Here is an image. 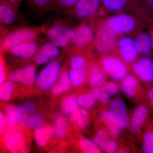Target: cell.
I'll list each match as a JSON object with an SVG mask.
<instances>
[{
    "label": "cell",
    "instance_id": "1",
    "mask_svg": "<svg viewBox=\"0 0 153 153\" xmlns=\"http://www.w3.org/2000/svg\"><path fill=\"white\" fill-rule=\"evenodd\" d=\"M102 20L118 37L123 36L133 37L149 26L140 18L130 11L103 17Z\"/></svg>",
    "mask_w": 153,
    "mask_h": 153
},
{
    "label": "cell",
    "instance_id": "2",
    "mask_svg": "<svg viewBox=\"0 0 153 153\" xmlns=\"http://www.w3.org/2000/svg\"><path fill=\"white\" fill-rule=\"evenodd\" d=\"M43 34L41 27H15L2 36L1 50L2 52L8 51L13 47L40 38Z\"/></svg>",
    "mask_w": 153,
    "mask_h": 153
},
{
    "label": "cell",
    "instance_id": "3",
    "mask_svg": "<svg viewBox=\"0 0 153 153\" xmlns=\"http://www.w3.org/2000/svg\"><path fill=\"white\" fill-rule=\"evenodd\" d=\"M97 18L82 22L75 28V35L68 48L74 51L92 52L95 37Z\"/></svg>",
    "mask_w": 153,
    "mask_h": 153
},
{
    "label": "cell",
    "instance_id": "4",
    "mask_svg": "<svg viewBox=\"0 0 153 153\" xmlns=\"http://www.w3.org/2000/svg\"><path fill=\"white\" fill-rule=\"evenodd\" d=\"M102 18L97 21L95 39L92 52L100 56L116 52L118 37L105 25Z\"/></svg>",
    "mask_w": 153,
    "mask_h": 153
},
{
    "label": "cell",
    "instance_id": "5",
    "mask_svg": "<svg viewBox=\"0 0 153 153\" xmlns=\"http://www.w3.org/2000/svg\"><path fill=\"white\" fill-rule=\"evenodd\" d=\"M43 34L50 42L60 48L68 49L75 35V28L65 22H56L42 26Z\"/></svg>",
    "mask_w": 153,
    "mask_h": 153
},
{
    "label": "cell",
    "instance_id": "6",
    "mask_svg": "<svg viewBox=\"0 0 153 153\" xmlns=\"http://www.w3.org/2000/svg\"><path fill=\"white\" fill-rule=\"evenodd\" d=\"M100 63L107 75L115 80H121L128 73V64L116 52L100 56Z\"/></svg>",
    "mask_w": 153,
    "mask_h": 153
},
{
    "label": "cell",
    "instance_id": "7",
    "mask_svg": "<svg viewBox=\"0 0 153 153\" xmlns=\"http://www.w3.org/2000/svg\"><path fill=\"white\" fill-rule=\"evenodd\" d=\"M101 7L102 0H79L64 12L82 22L98 17Z\"/></svg>",
    "mask_w": 153,
    "mask_h": 153
},
{
    "label": "cell",
    "instance_id": "8",
    "mask_svg": "<svg viewBox=\"0 0 153 153\" xmlns=\"http://www.w3.org/2000/svg\"><path fill=\"white\" fill-rule=\"evenodd\" d=\"M61 72V64L60 61H52L38 74L36 81L37 86L41 90H49L58 79Z\"/></svg>",
    "mask_w": 153,
    "mask_h": 153
},
{
    "label": "cell",
    "instance_id": "9",
    "mask_svg": "<svg viewBox=\"0 0 153 153\" xmlns=\"http://www.w3.org/2000/svg\"><path fill=\"white\" fill-rule=\"evenodd\" d=\"M116 52L126 63L132 64L140 57L133 36L118 37Z\"/></svg>",
    "mask_w": 153,
    "mask_h": 153
},
{
    "label": "cell",
    "instance_id": "10",
    "mask_svg": "<svg viewBox=\"0 0 153 153\" xmlns=\"http://www.w3.org/2000/svg\"><path fill=\"white\" fill-rule=\"evenodd\" d=\"M107 114L110 121L120 130L124 129L128 126L129 118L126 106L122 100L117 99L111 102Z\"/></svg>",
    "mask_w": 153,
    "mask_h": 153
},
{
    "label": "cell",
    "instance_id": "11",
    "mask_svg": "<svg viewBox=\"0 0 153 153\" xmlns=\"http://www.w3.org/2000/svg\"><path fill=\"white\" fill-rule=\"evenodd\" d=\"M134 75L147 84L153 83V57L140 56L132 65Z\"/></svg>",
    "mask_w": 153,
    "mask_h": 153
},
{
    "label": "cell",
    "instance_id": "12",
    "mask_svg": "<svg viewBox=\"0 0 153 153\" xmlns=\"http://www.w3.org/2000/svg\"><path fill=\"white\" fill-rule=\"evenodd\" d=\"M18 10L7 0H0V22L2 36L13 29L18 22Z\"/></svg>",
    "mask_w": 153,
    "mask_h": 153
},
{
    "label": "cell",
    "instance_id": "13",
    "mask_svg": "<svg viewBox=\"0 0 153 153\" xmlns=\"http://www.w3.org/2000/svg\"><path fill=\"white\" fill-rule=\"evenodd\" d=\"M40 38L17 45L4 52H7L13 57L23 60L33 59L44 42H42Z\"/></svg>",
    "mask_w": 153,
    "mask_h": 153
},
{
    "label": "cell",
    "instance_id": "14",
    "mask_svg": "<svg viewBox=\"0 0 153 153\" xmlns=\"http://www.w3.org/2000/svg\"><path fill=\"white\" fill-rule=\"evenodd\" d=\"M140 0H102L101 12L105 16L130 11Z\"/></svg>",
    "mask_w": 153,
    "mask_h": 153
},
{
    "label": "cell",
    "instance_id": "15",
    "mask_svg": "<svg viewBox=\"0 0 153 153\" xmlns=\"http://www.w3.org/2000/svg\"><path fill=\"white\" fill-rule=\"evenodd\" d=\"M36 68L32 65H27L19 69L11 71L8 78L13 82H20L27 86H31L36 82Z\"/></svg>",
    "mask_w": 153,
    "mask_h": 153
},
{
    "label": "cell",
    "instance_id": "16",
    "mask_svg": "<svg viewBox=\"0 0 153 153\" xmlns=\"http://www.w3.org/2000/svg\"><path fill=\"white\" fill-rule=\"evenodd\" d=\"M60 53V47L49 41L44 42L39 48L33 60L37 65H43L57 58Z\"/></svg>",
    "mask_w": 153,
    "mask_h": 153
},
{
    "label": "cell",
    "instance_id": "17",
    "mask_svg": "<svg viewBox=\"0 0 153 153\" xmlns=\"http://www.w3.org/2000/svg\"><path fill=\"white\" fill-rule=\"evenodd\" d=\"M145 29L133 36L134 41L140 56L153 57L152 42L148 27L147 30H145Z\"/></svg>",
    "mask_w": 153,
    "mask_h": 153
},
{
    "label": "cell",
    "instance_id": "18",
    "mask_svg": "<svg viewBox=\"0 0 153 153\" xmlns=\"http://www.w3.org/2000/svg\"><path fill=\"white\" fill-rule=\"evenodd\" d=\"M130 12L148 25L153 24V0H140Z\"/></svg>",
    "mask_w": 153,
    "mask_h": 153
},
{
    "label": "cell",
    "instance_id": "19",
    "mask_svg": "<svg viewBox=\"0 0 153 153\" xmlns=\"http://www.w3.org/2000/svg\"><path fill=\"white\" fill-rule=\"evenodd\" d=\"M107 75L100 63L94 61L89 65L88 76V82L91 86L97 88L104 85Z\"/></svg>",
    "mask_w": 153,
    "mask_h": 153
},
{
    "label": "cell",
    "instance_id": "20",
    "mask_svg": "<svg viewBox=\"0 0 153 153\" xmlns=\"http://www.w3.org/2000/svg\"><path fill=\"white\" fill-rule=\"evenodd\" d=\"M149 108L145 105L137 107L134 110L131 119V128L134 132H138L147 120Z\"/></svg>",
    "mask_w": 153,
    "mask_h": 153
},
{
    "label": "cell",
    "instance_id": "21",
    "mask_svg": "<svg viewBox=\"0 0 153 153\" xmlns=\"http://www.w3.org/2000/svg\"><path fill=\"white\" fill-rule=\"evenodd\" d=\"M121 88L128 97H135L140 85L137 77L135 75L128 74L121 80Z\"/></svg>",
    "mask_w": 153,
    "mask_h": 153
},
{
    "label": "cell",
    "instance_id": "22",
    "mask_svg": "<svg viewBox=\"0 0 153 153\" xmlns=\"http://www.w3.org/2000/svg\"><path fill=\"white\" fill-rule=\"evenodd\" d=\"M54 134L52 126L47 125L35 130L34 136L36 144L40 147L45 146L49 142Z\"/></svg>",
    "mask_w": 153,
    "mask_h": 153
},
{
    "label": "cell",
    "instance_id": "23",
    "mask_svg": "<svg viewBox=\"0 0 153 153\" xmlns=\"http://www.w3.org/2000/svg\"><path fill=\"white\" fill-rule=\"evenodd\" d=\"M100 96V89L97 88H94L89 93L78 97V104L85 108H91L99 100Z\"/></svg>",
    "mask_w": 153,
    "mask_h": 153
},
{
    "label": "cell",
    "instance_id": "24",
    "mask_svg": "<svg viewBox=\"0 0 153 153\" xmlns=\"http://www.w3.org/2000/svg\"><path fill=\"white\" fill-rule=\"evenodd\" d=\"M7 147L11 153L28 152L29 151L24 146L23 137L19 133L13 134L9 138Z\"/></svg>",
    "mask_w": 153,
    "mask_h": 153
},
{
    "label": "cell",
    "instance_id": "25",
    "mask_svg": "<svg viewBox=\"0 0 153 153\" xmlns=\"http://www.w3.org/2000/svg\"><path fill=\"white\" fill-rule=\"evenodd\" d=\"M71 84L68 72L65 70L61 71L59 82L52 88V94L59 95L66 93L70 89Z\"/></svg>",
    "mask_w": 153,
    "mask_h": 153
},
{
    "label": "cell",
    "instance_id": "26",
    "mask_svg": "<svg viewBox=\"0 0 153 153\" xmlns=\"http://www.w3.org/2000/svg\"><path fill=\"white\" fill-rule=\"evenodd\" d=\"M36 112V107L32 102L29 101L22 102L17 108V122L25 124L28 117Z\"/></svg>",
    "mask_w": 153,
    "mask_h": 153
},
{
    "label": "cell",
    "instance_id": "27",
    "mask_svg": "<svg viewBox=\"0 0 153 153\" xmlns=\"http://www.w3.org/2000/svg\"><path fill=\"white\" fill-rule=\"evenodd\" d=\"M71 120L79 129H84L87 126L88 121V113L84 108H77L71 113Z\"/></svg>",
    "mask_w": 153,
    "mask_h": 153
},
{
    "label": "cell",
    "instance_id": "28",
    "mask_svg": "<svg viewBox=\"0 0 153 153\" xmlns=\"http://www.w3.org/2000/svg\"><path fill=\"white\" fill-rule=\"evenodd\" d=\"M68 74L71 84L74 86H79L85 81L87 71L86 69L70 68Z\"/></svg>",
    "mask_w": 153,
    "mask_h": 153
},
{
    "label": "cell",
    "instance_id": "29",
    "mask_svg": "<svg viewBox=\"0 0 153 153\" xmlns=\"http://www.w3.org/2000/svg\"><path fill=\"white\" fill-rule=\"evenodd\" d=\"M30 8L38 13L50 10L53 0H25Z\"/></svg>",
    "mask_w": 153,
    "mask_h": 153
},
{
    "label": "cell",
    "instance_id": "30",
    "mask_svg": "<svg viewBox=\"0 0 153 153\" xmlns=\"http://www.w3.org/2000/svg\"><path fill=\"white\" fill-rule=\"evenodd\" d=\"M66 119L61 115H58L54 120V134L55 136L59 139L63 138L66 135Z\"/></svg>",
    "mask_w": 153,
    "mask_h": 153
},
{
    "label": "cell",
    "instance_id": "31",
    "mask_svg": "<svg viewBox=\"0 0 153 153\" xmlns=\"http://www.w3.org/2000/svg\"><path fill=\"white\" fill-rule=\"evenodd\" d=\"M79 0H53L50 11L64 12L71 8Z\"/></svg>",
    "mask_w": 153,
    "mask_h": 153
},
{
    "label": "cell",
    "instance_id": "32",
    "mask_svg": "<svg viewBox=\"0 0 153 153\" xmlns=\"http://www.w3.org/2000/svg\"><path fill=\"white\" fill-rule=\"evenodd\" d=\"M79 146L82 151L87 153H99L101 150L99 147L94 141L85 137H82L79 140Z\"/></svg>",
    "mask_w": 153,
    "mask_h": 153
},
{
    "label": "cell",
    "instance_id": "33",
    "mask_svg": "<svg viewBox=\"0 0 153 153\" xmlns=\"http://www.w3.org/2000/svg\"><path fill=\"white\" fill-rule=\"evenodd\" d=\"M77 98L74 95H70L66 97L62 104V110L64 113H71L78 108Z\"/></svg>",
    "mask_w": 153,
    "mask_h": 153
},
{
    "label": "cell",
    "instance_id": "34",
    "mask_svg": "<svg viewBox=\"0 0 153 153\" xmlns=\"http://www.w3.org/2000/svg\"><path fill=\"white\" fill-rule=\"evenodd\" d=\"M14 86L13 82L10 81L4 82L1 84L0 99L1 100L7 101L10 99Z\"/></svg>",
    "mask_w": 153,
    "mask_h": 153
},
{
    "label": "cell",
    "instance_id": "35",
    "mask_svg": "<svg viewBox=\"0 0 153 153\" xmlns=\"http://www.w3.org/2000/svg\"><path fill=\"white\" fill-rule=\"evenodd\" d=\"M43 123L44 120L42 116L36 112L28 117L25 124L31 129L36 130L41 127Z\"/></svg>",
    "mask_w": 153,
    "mask_h": 153
},
{
    "label": "cell",
    "instance_id": "36",
    "mask_svg": "<svg viewBox=\"0 0 153 153\" xmlns=\"http://www.w3.org/2000/svg\"><path fill=\"white\" fill-rule=\"evenodd\" d=\"M142 144L145 153H153V129L149 130L145 134Z\"/></svg>",
    "mask_w": 153,
    "mask_h": 153
},
{
    "label": "cell",
    "instance_id": "37",
    "mask_svg": "<svg viewBox=\"0 0 153 153\" xmlns=\"http://www.w3.org/2000/svg\"><path fill=\"white\" fill-rule=\"evenodd\" d=\"M5 111L7 114V122L9 125L13 126L17 122V108L14 105H10L6 107Z\"/></svg>",
    "mask_w": 153,
    "mask_h": 153
},
{
    "label": "cell",
    "instance_id": "38",
    "mask_svg": "<svg viewBox=\"0 0 153 153\" xmlns=\"http://www.w3.org/2000/svg\"><path fill=\"white\" fill-rule=\"evenodd\" d=\"M100 148L105 152L113 153L115 152L117 150L118 145L115 141L108 139Z\"/></svg>",
    "mask_w": 153,
    "mask_h": 153
},
{
    "label": "cell",
    "instance_id": "39",
    "mask_svg": "<svg viewBox=\"0 0 153 153\" xmlns=\"http://www.w3.org/2000/svg\"><path fill=\"white\" fill-rule=\"evenodd\" d=\"M108 139L107 132L103 130L99 131L95 134L93 138L94 142L99 147Z\"/></svg>",
    "mask_w": 153,
    "mask_h": 153
},
{
    "label": "cell",
    "instance_id": "40",
    "mask_svg": "<svg viewBox=\"0 0 153 153\" xmlns=\"http://www.w3.org/2000/svg\"><path fill=\"white\" fill-rule=\"evenodd\" d=\"M106 124L108 134L113 137H117L118 136L120 129L111 121H109Z\"/></svg>",
    "mask_w": 153,
    "mask_h": 153
},
{
    "label": "cell",
    "instance_id": "41",
    "mask_svg": "<svg viewBox=\"0 0 153 153\" xmlns=\"http://www.w3.org/2000/svg\"><path fill=\"white\" fill-rule=\"evenodd\" d=\"M102 86L101 89H100V96L99 100L103 104H106L110 100L111 95L107 90L104 85H102Z\"/></svg>",
    "mask_w": 153,
    "mask_h": 153
},
{
    "label": "cell",
    "instance_id": "42",
    "mask_svg": "<svg viewBox=\"0 0 153 153\" xmlns=\"http://www.w3.org/2000/svg\"><path fill=\"white\" fill-rule=\"evenodd\" d=\"M104 85L106 88L107 90L111 94V96L117 94L119 91V86L115 82L110 81V82L105 83Z\"/></svg>",
    "mask_w": 153,
    "mask_h": 153
},
{
    "label": "cell",
    "instance_id": "43",
    "mask_svg": "<svg viewBox=\"0 0 153 153\" xmlns=\"http://www.w3.org/2000/svg\"><path fill=\"white\" fill-rule=\"evenodd\" d=\"M5 79V71L4 64L2 60L0 62V83L1 84L4 82Z\"/></svg>",
    "mask_w": 153,
    "mask_h": 153
},
{
    "label": "cell",
    "instance_id": "44",
    "mask_svg": "<svg viewBox=\"0 0 153 153\" xmlns=\"http://www.w3.org/2000/svg\"><path fill=\"white\" fill-rule=\"evenodd\" d=\"M6 125L5 118L2 112L0 113V133L2 134L4 131Z\"/></svg>",
    "mask_w": 153,
    "mask_h": 153
},
{
    "label": "cell",
    "instance_id": "45",
    "mask_svg": "<svg viewBox=\"0 0 153 153\" xmlns=\"http://www.w3.org/2000/svg\"><path fill=\"white\" fill-rule=\"evenodd\" d=\"M7 1L12 5L13 6L17 9H19V7L22 4L23 0H7Z\"/></svg>",
    "mask_w": 153,
    "mask_h": 153
},
{
    "label": "cell",
    "instance_id": "46",
    "mask_svg": "<svg viewBox=\"0 0 153 153\" xmlns=\"http://www.w3.org/2000/svg\"><path fill=\"white\" fill-rule=\"evenodd\" d=\"M148 30H149L150 36L151 37V42H152V47L153 52V24L149 25Z\"/></svg>",
    "mask_w": 153,
    "mask_h": 153
},
{
    "label": "cell",
    "instance_id": "47",
    "mask_svg": "<svg viewBox=\"0 0 153 153\" xmlns=\"http://www.w3.org/2000/svg\"><path fill=\"white\" fill-rule=\"evenodd\" d=\"M148 97L153 107V86L149 91L148 93Z\"/></svg>",
    "mask_w": 153,
    "mask_h": 153
},
{
    "label": "cell",
    "instance_id": "48",
    "mask_svg": "<svg viewBox=\"0 0 153 153\" xmlns=\"http://www.w3.org/2000/svg\"><path fill=\"white\" fill-rule=\"evenodd\" d=\"M101 119L105 123L110 121L108 115L107 111H104L101 114Z\"/></svg>",
    "mask_w": 153,
    "mask_h": 153
}]
</instances>
